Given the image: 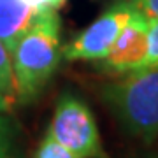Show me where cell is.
<instances>
[{
  "instance_id": "1",
  "label": "cell",
  "mask_w": 158,
  "mask_h": 158,
  "mask_svg": "<svg viewBox=\"0 0 158 158\" xmlns=\"http://www.w3.org/2000/svg\"><path fill=\"white\" fill-rule=\"evenodd\" d=\"M19 104H30L42 93L62 62L60 16L56 11L39 12L34 25L11 53Z\"/></svg>"
},
{
  "instance_id": "2",
  "label": "cell",
  "mask_w": 158,
  "mask_h": 158,
  "mask_svg": "<svg viewBox=\"0 0 158 158\" xmlns=\"http://www.w3.org/2000/svg\"><path fill=\"white\" fill-rule=\"evenodd\" d=\"M102 100L127 134L144 142L158 137V65H148L106 85Z\"/></svg>"
},
{
  "instance_id": "3",
  "label": "cell",
  "mask_w": 158,
  "mask_h": 158,
  "mask_svg": "<svg viewBox=\"0 0 158 158\" xmlns=\"http://www.w3.org/2000/svg\"><path fill=\"white\" fill-rule=\"evenodd\" d=\"M48 134L77 158H109L91 109L81 97L70 91L58 97Z\"/></svg>"
},
{
  "instance_id": "4",
  "label": "cell",
  "mask_w": 158,
  "mask_h": 158,
  "mask_svg": "<svg viewBox=\"0 0 158 158\" xmlns=\"http://www.w3.org/2000/svg\"><path fill=\"white\" fill-rule=\"evenodd\" d=\"M137 7L130 0H119L107 7L77 37L62 48L63 58L69 62H98L109 53L119 34L123 32L127 23Z\"/></svg>"
},
{
  "instance_id": "5",
  "label": "cell",
  "mask_w": 158,
  "mask_h": 158,
  "mask_svg": "<svg viewBox=\"0 0 158 158\" xmlns=\"http://www.w3.org/2000/svg\"><path fill=\"white\" fill-rule=\"evenodd\" d=\"M149 18L135 9L123 32L106 56L98 60V69L111 76H127L148 67Z\"/></svg>"
},
{
  "instance_id": "6",
  "label": "cell",
  "mask_w": 158,
  "mask_h": 158,
  "mask_svg": "<svg viewBox=\"0 0 158 158\" xmlns=\"http://www.w3.org/2000/svg\"><path fill=\"white\" fill-rule=\"evenodd\" d=\"M39 12L27 0H0V40L12 53Z\"/></svg>"
},
{
  "instance_id": "7",
  "label": "cell",
  "mask_w": 158,
  "mask_h": 158,
  "mask_svg": "<svg viewBox=\"0 0 158 158\" xmlns=\"http://www.w3.org/2000/svg\"><path fill=\"white\" fill-rule=\"evenodd\" d=\"M0 158H25L21 128L7 113H0Z\"/></svg>"
},
{
  "instance_id": "8",
  "label": "cell",
  "mask_w": 158,
  "mask_h": 158,
  "mask_svg": "<svg viewBox=\"0 0 158 158\" xmlns=\"http://www.w3.org/2000/svg\"><path fill=\"white\" fill-rule=\"evenodd\" d=\"M0 91L7 98H11L14 104L18 102L16 79H14V70H12L11 51L7 49L2 40H0Z\"/></svg>"
},
{
  "instance_id": "9",
  "label": "cell",
  "mask_w": 158,
  "mask_h": 158,
  "mask_svg": "<svg viewBox=\"0 0 158 158\" xmlns=\"http://www.w3.org/2000/svg\"><path fill=\"white\" fill-rule=\"evenodd\" d=\"M34 158H77V156L46 132V135L42 137V141L37 146Z\"/></svg>"
},
{
  "instance_id": "10",
  "label": "cell",
  "mask_w": 158,
  "mask_h": 158,
  "mask_svg": "<svg viewBox=\"0 0 158 158\" xmlns=\"http://www.w3.org/2000/svg\"><path fill=\"white\" fill-rule=\"evenodd\" d=\"M149 49L148 65H158V18H149Z\"/></svg>"
},
{
  "instance_id": "11",
  "label": "cell",
  "mask_w": 158,
  "mask_h": 158,
  "mask_svg": "<svg viewBox=\"0 0 158 158\" xmlns=\"http://www.w3.org/2000/svg\"><path fill=\"white\" fill-rule=\"evenodd\" d=\"M27 2L37 12H46V11H58L67 0H27Z\"/></svg>"
},
{
  "instance_id": "12",
  "label": "cell",
  "mask_w": 158,
  "mask_h": 158,
  "mask_svg": "<svg viewBox=\"0 0 158 158\" xmlns=\"http://www.w3.org/2000/svg\"><path fill=\"white\" fill-rule=\"evenodd\" d=\"M148 18H158V0H130Z\"/></svg>"
},
{
  "instance_id": "13",
  "label": "cell",
  "mask_w": 158,
  "mask_h": 158,
  "mask_svg": "<svg viewBox=\"0 0 158 158\" xmlns=\"http://www.w3.org/2000/svg\"><path fill=\"white\" fill-rule=\"evenodd\" d=\"M12 107H14V102L0 91V113H11Z\"/></svg>"
}]
</instances>
